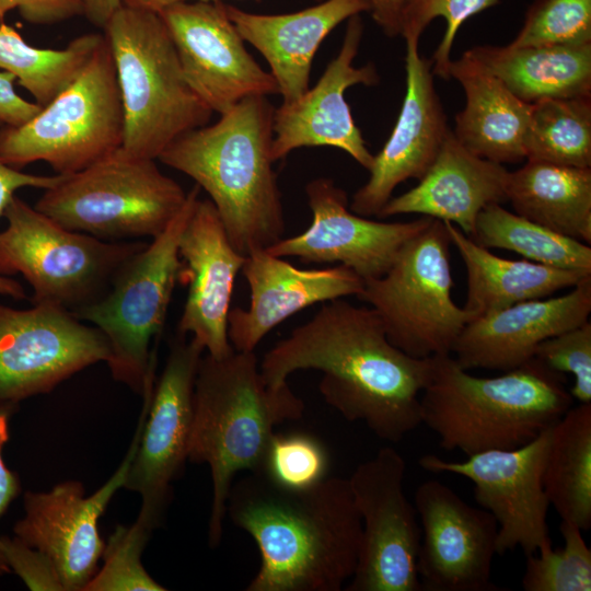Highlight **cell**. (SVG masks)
<instances>
[{"label":"cell","instance_id":"d590c367","mask_svg":"<svg viewBox=\"0 0 591 591\" xmlns=\"http://www.w3.org/2000/svg\"><path fill=\"white\" fill-rule=\"evenodd\" d=\"M152 532L135 521L118 524L105 543L103 566L84 591H164L142 565L141 556Z\"/></svg>","mask_w":591,"mask_h":591},{"label":"cell","instance_id":"6da1fadb","mask_svg":"<svg viewBox=\"0 0 591 591\" xmlns=\"http://www.w3.org/2000/svg\"><path fill=\"white\" fill-rule=\"evenodd\" d=\"M432 363V357L414 358L395 347L371 306L336 299L277 341L259 371L269 386L288 383L299 370L321 371L318 390L328 405L396 443L421 424L420 396Z\"/></svg>","mask_w":591,"mask_h":591},{"label":"cell","instance_id":"74e56055","mask_svg":"<svg viewBox=\"0 0 591 591\" xmlns=\"http://www.w3.org/2000/svg\"><path fill=\"white\" fill-rule=\"evenodd\" d=\"M499 2L500 0H407L401 35L405 40L419 43L426 27L436 18H443L447 27L431 59L432 72L440 78L450 79V55L459 28L471 16Z\"/></svg>","mask_w":591,"mask_h":591},{"label":"cell","instance_id":"9c48e42d","mask_svg":"<svg viewBox=\"0 0 591 591\" xmlns=\"http://www.w3.org/2000/svg\"><path fill=\"white\" fill-rule=\"evenodd\" d=\"M123 140L121 99L104 36L78 77L35 117L0 128V160L18 170L43 161L70 175L114 153Z\"/></svg>","mask_w":591,"mask_h":591},{"label":"cell","instance_id":"ac0fdd59","mask_svg":"<svg viewBox=\"0 0 591 591\" xmlns=\"http://www.w3.org/2000/svg\"><path fill=\"white\" fill-rule=\"evenodd\" d=\"M422 540L417 558L421 591H498L491 581L498 525L437 479L415 493Z\"/></svg>","mask_w":591,"mask_h":591},{"label":"cell","instance_id":"8d00e7d4","mask_svg":"<svg viewBox=\"0 0 591 591\" xmlns=\"http://www.w3.org/2000/svg\"><path fill=\"white\" fill-rule=\"evenodd\" d=\"M591 44V0H534L509 44L582 46Z\"/></svg>","mask_w":591,"mask_h":591},{"label":"cell","instance_id":"ffe728a7","mask_svg":"<svg viewBox=\"0 0 591 591\" xmlns=\"http://www.w3.org/2000/svg\"><path fill=\"white\" fill-rule=\"evenodd\" d=\"M362 34L359 14L348 19L340 50L314 88L275 108L270 150L274 162L302 147H334L370 170L374 155L369 151L345 100L348 88L357 84L370 86L379 82L373 63L354 66Z\"/></svg>","mask_w":591,"mask_h":591},{"label":"cell","instance_id":"5b68a950","mask_svg":"<svg viewBox=\"0 0 591 591\" xmlns=\"http://www.w3.org/2000/svg\"><path fill=\"white\" fill-rule=\"evenodd\" d=\"M432 360L431 378L420 396L421 424L447 451L470 456L520 448L572 406L564 374L534 357L493 378L470 374L451 355Z\"/></svg>","mask_w":591,"mask_h":591},{"label":"cell","instance_id":"9a60e30c","mask_svg":"<svg viewBox=\"0 0 591 591\" xmlns=\"http://www.w3.org/2000/svg\"><path fill=\"white\" fill-rule=\"evenodd\" d=\"M552 428L517 449L485 451L462 462L426 454L418 463L428 472L456 474L473 483L476 502L497 522V554L515 547L525 556L536 554L553 547L543 485Z\"/></svg>","mask_w":591,"mask_h":591},{"label":"cell","instance_id":"4316f807","mask_svg":"<svg viewBox=\"0 0 591 591\" xmlns=\"http://www.w3.org/2000/svg\"><path fill=\"white\" fill-rule=\"evenodd\" d=\"M449 76L465 93V105L452 130L456 140L473 154L499 164L525 160L531 104L517 97L466 51L451 61Z\"/></svg>","mask_w":591,"mask_h":591},{"label":"cell","instance_id":"8fae6325","mask_svg":"<svg viewBox=\"0 0 591 591\" xmlns=\"http://www.w3.org/2000/svg\"><path fill=\"white\" fill-rule=\"evenodd\" d=\"M450 245L445 223L432 219L399 248L383 276L363 280L357 297L378 313L390 341L414 358L451 355L473 321L452 300Z\"/></svg>","mask_w":591,"mask_h":591},{"label":"cell","instance_id":"f546056e","mask_svg":"<svg viewBox=\"0 0 591 591\" xmlns=\"http://www.w3.org/2000/svg\"><path fill=\"white\" fill-rule=\"evenodd\" d=\"M506 197L517 215L591 243V167L526 160L509 172Z\"/></svg>","mask_w":591,"mask_h":591},{"label":"cell","instance_id":"d4e9b609","mask_svg":"<svg viewBox=\"0 0 591 591\" xmlns=\"http://www.w3.org/2000/svg\"><path fill=\"white\" fill-rule=\"evenodd\" d=\"M508 174L502 164L465 149L450 129L419 183L392 197L378 218L416 213L451 222L471 237L478 213L491 204L507 201Z\"/></svg>","mask_w":591,"mask_h":591},{"label":"cell","instance_id":"ee69618b","mask_svg":"<svg viewBox=\"0 0 591 591\" xmlns=\"http://www.w3.org/2000/svg\"><path fill=\"white\" fill-rule=\"evenodd\" d=\"M16 78L10 72H0V124L19 127L35 117L42 106L21 97L14 90Z\"/></svg>","mask_w":591,"mask_h":591},{"label":"cell","instance_id":"603a6c76","mask_svg":"<svg viewBox=\"0 0 591 591\" xmlns=\"http://www.w3.org/2000/svg\"><path fill=\"white\" fill-rule=\"evenodd\" d=\"M241 271L251 300L247 309H230L228 315V336L236 351H254L274 327L303 309L358 297L363 289V279L347 266L301 269L266 248L246 255Z\"/></svg>","mask_w":591,"mask_h":591},{"label":"cell","instance_id":"bcb514c9","mask_svg":"<svg viewBox=\"0 0 591 591\" xmlns=\"http://www.w3.org/2000/svg\"><path fill=\"white\" fill-rule=\"evenodd\" d=\"M374 22L389 37L401 35L407 0H368Z\"/></svg>","mask_w":591,"mask_h":591},{"label":"cell","instance_id":"30bf717a","mask_svg":"<svg viewBox=\"0 0 591 591\" xmlns=\"http://www.w3.org/2000/svg\"><path fill=\"white\" fill-rule=\"evenodd\" d=\"M0 274H21L32 302L71 312L101 298L121 265L146 243L105 241L63 228L14 196L3 212Z\"/></svg>","mask_w":591,"mask_h":591},{"label":"cell","instance_id":"f1b7e54d","mask_svg":"<svg viewBox=\"0 0 591 591\" xmlns=\"http://www.w3.org/2000/svg\"><path fill=\"white\" fill-rule=\"evenodd\" d=\"M466 53L529 104L545 99L591 96V44L483 45Z\"/></svg>","mask_w":591,"mask_h":591},{"label":"cell","instance_id":"d6986e66","mask_svg":"<svg viewBox=\"0 0 591 591\" xmlns=\"http://www.w3.org/2000/svg\"><path fill=\"white\" fill-rule=\"evenodd\" d=\"M305 194L311 224L266 250L308 264L339 263L363 280L383 276L399 248L433 219L421 216L408 222H382L359 216L350 210L346 192L327 177L310 181Z\"/></svg>","mask_w":591,"mask_h":591},{"label":"cell","instance_id":"83f0119b","mask_svg":"<svg viewBox=\"0 0 591 591\" xmlns=\"http://www.w3.org/2000/svg\"><path fill=\"white\" fill-rule=\"evenodd\" d=\"M467 273V297L463 306L473 320L519 302L543 299L572 288L591 273L549 267L526 259L499 257L443 221Z\"/></svg>","mask_w":591,"mask_h":591},{"label":"cell","instance_id":"4dcf8cb0","mask_svg":"<svg viewBox=\"0 0 591 591\" xmlns=\"http://www.w3.org/2000/svg\"><path fill=\"white\" fill-rule=\"evenodd\" d=\"M543 485L561 520L591 528V403L571 406L553 426Z\"/></svg>","mask_w":591,"mask_h":591},{"label":"cell","instance_id":"1f68e13d","mask_svg":"<svg viewBox=\"0 0 591 591\" xmlns=\"http://www.w3.org/2000/svg\"><path fill=\"white\" fill-rule=\"evenodd\" d=\"M104 35L89 33L73 38L62 49L38 48L25 42L15 28L0 24V68L16 78L42 107L49 104L81 72Z\"/></svg>","mask_w":591,"mask_h":591},{"label":"cell","instance_id":"681fc988","mask_svg":"<svg viewBox=\"0 0 591 591\" xmlns=\"http://www.w3.org/2000/svg\"><path fill=\"white\" fill-rule=\"evenodd\" d=\"M185 1H220V0H123L124 5L159 11L160 9Z\"/></svg>","mask_w":591,"mask_h":591},{"label":"cell","instance_id":"7c38bea8","mask_svg":"<svg viewBox=\"0 0 591 591\" xmlns=\"http://www.w3.org/2000/svg\"><path fill=\"white\" fill-rule=\"evenodd\" d=\"M406 462L391 447L360 463L348 478L362 537L347 591H421L420 529L404 490Z\"/></svg>","mask_w":591,"mask_h":591},{"label":"cell","instance_id":"7402d4cb","mask_svg":"<svg viewBox=\"0 0 591 591\" xmlns=\"http://www.w3.org/2000/svg\"><path fill=\"white\" fill-rule=\"evenodd\" d=\"M406 42V92L390 138L374 155L370 176L354 195L349 208L362 217H378L394 189L420 178L437 158L450 131L433 84L432 61L419 54V43Z\"/></svg>","mask_w":591,"mask_h":591},{"label":"cell","instance_id":"7dc6e473","mask_svg":"<svg viewBox=\"0 0 591 591\" xmlns=\"http://www.w3.org/2000/svg\"><path fill=\"white\" fill-rule=\"evenodd\" d=\"M81 5L82 15L92 25L103 30L124 2L123 0H81Z\"/></svg>","mask_w":591,"mask_h":591},{"label":"cell","instance_id":"cb8c5ba5","mask_svg":"<svg viewBox=\"0 0 591 591\" xmlns=\"http://www.w3.org/2000/svg\"><path fill=\"white\" fill-rule=\"evenodd\" d=\"M591 313V275L557 297L528 300L468 322L452 351L465 370L508 371L534 357L537 346L581 325Z\"/></svg>","mask_w":591,"mask_h":591},{"label":"cell","instance_id":"8992f818","mask_svg":"<svg viewBox=\"0 0 591 591\" xmlns=\"http://www.w3.org/2000/svg\"><path fill=\"white\" fill-rule=\"evenodd\" d=\"M103 31L116 70L127 154L157 160L175 139L208 125L213 112L186 82L157 11L123 5Z\"/></svg>","mask_w":591,"mask_h":591},{"label":"cell","instance_id":"52a82bcc","mask_svg":"<svg viewBox=\"0 0 591 591\" xmlns=\"http://www.w3.org/2000/svg\"><path fill=\"white\" fill-rule=\"evenodd\" d=\"M199 193L195 185L166 229L121 265L101 298L72 312L105 336L113 379L141 396L154 389L155 341L181 269L178 241Z\"/></svg>","mask_w":591,"mask_h":591},{"label":"cell","instance_id":"2e32d148","mask_svg":"<svg viewBox=\"0 0 591 591\" xmlns=\"http://www.w3.org/2000/svg\"><path fill=\"white\" fill-rule=\"evenodd\" d=\"M149 405L143 403L130 447L112 477L93 495L85 496L78 480H66L48 491H26L24 517L14 528V536L34 547L54 564L65 591H84L97 571L105 542L99 520L115 493L123 488L137 451Z\"/></svg>","mask_w":591,"mask_h":591},{"label":"cell","instance_id":"c3c4849f","mask_svg":"<svg viewBox=\"0 0 591 591\" xmlns=\"http://www.w3.org/2000/svg\"><path fill=\"white\" fill-rule=\"evenodd\" d=\"M0 294L13 298L15 300H22L26 298V293L22 285L9 278L8 276L0 274Z\"/></svg>","mask_w":591,"mask_h":591},{"label":"cell","instance_id":"ab89813d","mask_svg":"<svg viewBox=\"0 0 591 591\" xmlns=\"http://www.w3.org/2000/svg\"><path fill=\"white\" fill-rule=\"evenodd\" d=\"M534 358L548 369L570 373L575 382L569 390L579 404L591 403V322L588 320L542 341Z\"/></svg>","mask_w":591,"mask_h":591},{"label":"cell","instance_id":"277c9868","mask_svg":"<svg viewBox=\"0 0 591 591\" xmlns=\"http://www.w3.org/2000/svg\"><path fill=\"white\" fill-rule=\"evenodd\" d=\"M304 402L288 383H265L254 351L202 355L194 389V416L188 460L208 464L212 502L208 544L222 538L233 477L241 471L262 472L275 427L300 419Z\"/></svg>","mask_w":591,"mask_h":591},{"label":"cell","instance_id":"e0dca14e","mask_svg":"<svg viewBox=\"0 0 591 591\" xmlns=\"http://www.w3.org/2000/svg\"><path fill=\"white\" fill-rule=\"evenodd\" d=\"M157 12L186 82L212 112L221 115L243 99L279 93L271 73L246 50L223 2H176Z\"/></svg>","mask_w":591,"mask_h":591},{"label":"cell","instance_id":"ba28073f","mask_svg":"<svg viewBox=\"0 0 591 591\" xmlns=\"http://www.w3.org/2000/svg\"><path fill=\"white\" fill-rule=\"evenodd\" d=\"M183 187L163 174L153 159L121 148L63 178L35 208L66 229L115 241L155 237L179 212Z\"/></svg>","mask_w":591,"mask_h":591},{"label":"cell","instance_id":"d6a6232c","mask_svg":"<svg viewBox=\"0 0 591 591\" xmlns=\"http://www.w3.org/2000/svg\"><path fill=\"white\" fill-rule=\"evenodd\" d=\"M471 239L488 250H508L532 263L591 273L590 244L523 218L500 204H491L478 213Z\"/></svg>","mask_w":591,"mask_h":591},{"label":"cell","instance_id":"836d02e7","mask_svg":"<svg viewBox=\"0 0 591 591\" xmlns=\"http://www.w3.org/2000/svg\"><path fill=\"white\" fill-rule=\"evenodd\" d=\"M525 153V160L591 167V96L531 104Z\"/></svg>","mask_w":591,"mask_h":591},{"label":"cell","instance_id":"3957f363","mask_svg":"<svg viewBox=\"0 0 591 591\" xmlns=\"http://www.w3.org/2000/svg\"><path fill=\"white\" fill-rule=\"evenodd\" d=\"M274 113L267 96L243 99L213 125L175 139L158 158L208 194L232 245L244 256L267 248L285 232L270 155Z\"/></svg>","mask_w":591,"mask_h":591},{"label":"cell","instance_id":"f35d334b","mask_svg":"<svg viewBox=\"0 0 591 591\" xmlns=\"http://www.w3.org/2000/svg\"><path fill=\"white\" fill-rule=\"evenodd\" d=\"M329 456L325 447L306 433L274 434L262 473L294 488L308 487L327 477Z\"/></svg>","mask_w":591,"mask_h":591},{"label":"cell","instance_id":"4fadbf2b","mask_svg":"<svg viewBox=\"0 0 591 591\" xmlns=\"http://www.w3.org/2000/svg\"><path fill=\"white\" fill-rule=\"evenodd\" d=\"M204 352L192 337L177 333L172 340L123 485L141 497L136 521L151 532L162 524L172 500V484L188 460L195 380Z\"/></svg>","mask_w":591,"mask_h":591},{"label":"cell","instance_id":"b9f144b4","mask_svg":"<svg viewBox=\"0 0 591 591\" xmlns=\"http://www.w3.org/2000/svg\"><path fill=\"white\" fill-rule=\"evenodd\" d=\"M16 9L28 23L48 25L82 15L81 0H0V24Z\"/></svg>","mask_w":591,"mask_h":591},{"label":"cell","instance_id":"5bb4252c","mask_svg":"<svg viewBox=\"0 0 591 591\" xmlns=\"http://www.w3.org/2000/svg\"><path fill=\"white\" fill-rule=\"evenodd\" d=\"M109 347L95 326L49 303L19 310L0 303V401L19 404L53 391L77 372L106 362Z\"/></svg>","mask_w":591,"mask_h":591},{"label":"cell","instance_id":"f6af8a7d","mask_svg":"<svg viewBox=\"0 0 591 591\" xmlns=\"http://www.w3.org/2000/svg\"><path fill=\"white\" fill-rule=\"evenodd\" d=\"M65 175H35L21 172L0 160V217L12 198L15 192L23 187H34L49 189L57 185Z\"/></svg>","mask_w":591,"mask_h":591},{"label":"cell","instance_id":"e575fe53","mask_svg":"<svg viewBox=\"0 0 591 591\" xmlns=\"http://www.w3.org/2000/svg\"><path fill=\"white\" fill-rule=\"evenodd\" d=\"M564 547L528 555L522 588L525 591H590L591 549L581 530L561 520Z\"/></svg>","mask_w":591,"mask_h":591},{"label":"cell","instance_id":"60d3db41","mask_svg":"<svg viewBox=\"0 0 591 591\" xmlns=\"http://www.w3.org/2000/svg\"><path fill=\"white\" fill-rule=\"evenodd\" d=\"M4 559L30 590L65 591L51 560L43 552L14 536H0Z\"/></svg>","mask_w":591,"mask_h":591},{"label":"cell","instance_id":"484cf974","mask_svg":"<svg viewBox=\"0 0 591 591\" xmlns=\"http://www.w3.org/2000/svg\"><path fill=\"white\" fill-rule=\"evenodd\" d=\"M227 15L244 42L266 59L282 103H290L309 88L315 53L343 21L370 12L368 0H324L287 14H255L224 3Z\"/></svg>","mask_w":591,"mask_h":591},{"label":"cell","instance_id":"44dd1931","mask_svg":"<svg viewBox=\"0 0 591 591\" xmlns=\"http://www.w3.org/2000/svg\"><path fill=\"white\" fill-rule=\"evenodd\" d=\"M178 280L187 297L177 333L190 336L206 354L221 358L234 351L228 315L244 255L232 245L210 199L197 198L178 241Z\"/></svg>","mask_w":591,"mask_h":591},{"label":"cell","instance_id":"7bdbcfd3","mask_svg":"<svg viewBox=\"0 0 591 591\" xmlns=\"http://www.w3.org/2000/svg\"><path fill=\"white\" fill-rule=\"evenodd\" d=\"M18 409L19 404L0 401V518L21 493L18 475L8 468L2 457V449L9 440V422ZM9 572L11 570L4 559L0 540V577Z\"/></svg>","mask_w":591,"mask_h":591},{"label":"cell","instance_id":"7a4b0ae2","mask_svg":"<svg viewBox=\"0 0 591 591\" xmlns=\"http://www.w3.org/2000/svg\"><path fill=\"white\" fill-rule=\"evenodd\" d=\"M227 514L259 551L247 591H340L356 570L362 522L348 478L294 488L248 472L232 484Z\"/></svg>","mask_w":591,"mask_h":591}]
</instances>
